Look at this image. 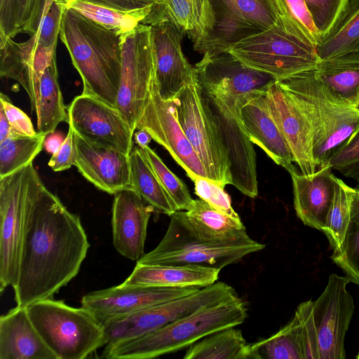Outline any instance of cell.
<instances>
[{
    "label": "cell",
    "mask_w": 359,
    "mask_h": 359,
    "mask_svg": "<svg viewBox=\"0 0 359 359\" xmlns=\"http://www.w3.org/2000/svg\"><path fill=\"white\" fill-rule=\"evenodd\" d=\"M90 243L79 216L43 184L33 201L19 274L13 287L17 306L53 298L79 272Z\"/></svg>",
    "instance_id": "1"
},
{
    "label": "cell",
    "mask_w": 359,
    "mask_h": 359,
    "mask_svg": "<svg viewBox=\"0 0 359 359\" xmlns=\"http://www.w3.org/2000/svg\"><path fill=\"white\" fill-rule=\"evenodd\" d=\"M121 34L65 8L59 37L83 82L82 94L116 108L121 81Z\"/></svg>",
    "instance_id": "2"
},
{
    "label": "cell",
    "mask_w": 359,
    "mask_h": 359,
    "mask_svg": "<svg viewBox=\"0 0 359 359\" xmlns=\"http://www.w3.org/2000/svg\"><path fill=\"white\" fill-rule=\"evenodd\" d=\"M245 303L237 294L201 307L166 326L137 339L104 349L100 358L149 359L181 350L219 330L242 324Z\"/></svg>",
    "instance_id": "3"
},
{
    "label": "cell",
    "mask_w": 359,
    "mask_h": 359,
    "mask_svg": "<svg viewBox=\"0 0 359 359\" xmlns=\"http://www.w3.org/2000/svg\"><path fill=\"white\" fill-rule=\"evenodd\" d=\"M277 81L296 97L308 115L316 168L326 166L337 149L359 126V109L334 95L316 78L313 70Z\"/></svg>",
    "instance_id": "4"
},
{
    "label": "cell",
    "mask_w": 359,
    "mask_h": 359,
    "mask_svg": "<svg viewBox=\"0 0 359 359\" xmlns=\"http://www.w3.org/2000/svg\"><path fill=\"white\" fill-rule=\"evenodd\" d=\"M170 217L162 240L137 263L201 266L221 270L265 248L250 237L228 241L207 238L193 226L184 210H177Z\"/></svg>",
    "instance_id": "5"
},
{
    "label": "cell",
    "mask_w": 359,
    "mask_h": 359,
    "mask_svg": "<svg viewBox=\"0 0 359 359\" xmlns=\"http://www.w3.org/2000/svg\"><path fill=\"white\" fill-rule=\"evenodd\" d=\"M280 16L274 0H203L194 50L221 53L273 25Z\"/></svg>",
    "instance_id": "6"
},
{
    "label": "cell",
    "mask_w": 359,
    "mask_h": 359,
    "mask_svg": "<svg viewBox=\"0 0 359 359\" xmlns=\"http://www.w3.org/2000/svg\"><path fill=\"white\" fill-rule=\"evenodd\" d=\"M35 327L58 359H83L105 345L101 323L83 307L47 298L27 307Z\"/></svg>",
    "instance_id": "7"
},
{
    "label": "cell",
    "mask_w": 359,
    "mask_h": 359,
    "mask_svg": "<svg viewBox=\"0 0 359 359\" xmlns=\"http://www.w3.org/2000/svg\"><path fill=\"white\" fill-rule=\"evenodd\" d=\"M43 183L30 163L0 178V292L15 286L30 210Z\"/></svg>",
    "instance_id": "8"
},
{
    "label": "cell",
    "mask_w": 359,
    "mask_h": 359,
    "mask_svg": "<svg viewBox=\"0 0 359 359\" xmlns=\"http://www.w3.org/2000/svg\"><path fill=\"white\" fill-rule=\"evenodd\" d=\"M229 51L248 67L277 81L313 70L320 60L317 47L300 37L280 15L268 29L239 41Z\"/></svg>",
    "instance_id": "9"
},
{
    "label": "cell",
    "mask_w": 359,
    "mask_h": 359,
    "mask_svg": "<svg viewBox=\"0 0 359 359\" xmlns=\"http://www.w3.org/2000/svg\"><path fill=\"white\" fill-rule=\"evenodd\" d=\"M174 101L179 123L209 180L223 187L231 184L228 152L198 77L187 84Z\"/></svg>",
    "instance_id": "10"
},
{
    "label": "cell",
    "mask_w": 359,
    "mask_h": 359,
    "mask_svg": "<svg viewBox=\"0 0 359 359\" xmlns=\"http://www.w3.org/2000/svg\"><path fill=\"white\" fill-rule=\"evenodd\" d=\"M64 7L54 1L39 30L23 42L8 39L0 45V75L16 81L26 91L35 112L40 79L56 57Z\"/></svg>",
    "instance_id": "11"
},
{
    "label": "cell",
    "mask_w": 359,
    "mask_h": 359,
    "mask_svg": "<svg viewBox=\"0 0 359 359\" xmlns=\"http://www.w3.org/2000/svg\"><path fill=\"white\" fill-rule=\"evenodd\" d=\"M234 294L236 293L231 286L216 282L189 295L103 323L104 349L152 332L201 307L219 303Z\"/></svg>",
    "instance_id": "12"
},
{
    "label": "cell",
    "mask_w": 359,
    "mask_h": 359,
    "mask_svg": "<svg viewBox=\"0 0 359 359\" xmlns=\"http://www.w3.org/2000/svg\"><path fill=\"white\" fill-rule=\"evenodd\" d=\"M121 39L122 61L116 109L135 132L154 79L150 26L140 24L123 34Z\"/></svg>",
    "instance_id": "13"
},
{
    "label": "cell",
    "mask_w": 359,
    "mask_h": 359,
    "mask_svg": "<svg viewBox=\"0 0 359 359\" xmlns=\"http://www.w3.org/2000/svg\"><path fill=\"white\" fill-rule=\"evenodd\" d=\"M203 55L195 65L201 89L228 108L238 109L244 97L264 90L276 81L269 74L248 67L229 51Z\"/></svg>",
    "instance_id": "14"
},
{
    "label": "cell",
    "mask_w": 359,
    "mask_h": 359,
    "mask_svg": "<svg viewBox=\"0 0 359 359\" xmlns=\"http://www.w3.org/2000/svg\"><path fill=\"white\" fill-rule=\"evenodd\" d=\"M136 129L149 132L152 140L169 152L191 180L194 177L209 179L203 164L179 123L175 101L161 97L154 78Z\"/></svg>",
    "instance_id": "15"
},
{
    "label": "cell",
    "mask_w": 359,
    "mask_h": 359,
    "mask_svg": "<svg viewBox=\"0 0 359 359\" xmlns=\"http://www.w3.org/2000/svg\"><path fill=\"white\" fill-rule=\"evenodd\" d=\"M69 126L86 141L129 155L134 131L118 110L88 95L76 96L68 109Z\"/></svg>",
    "instance_id": "16"
},
{
    "label": "cell",
    "mask_w": 359,
    "mask_h": 359,
    "mask_svg": "<svg viewBox=\"0 0 359 359\" xmlns=\"http://www.w3.org/2000/svg\"><path fill=\"white\" fill-rule=\"evenodd\" d=\"M349 278L332 273L320 297L313 302L320 359L346 358L344 339L354 312L353 299L346 289Z\"/></svg>",
    "instance_id": "17"
},
{
    "label": "cell",
    "mask_w": 359,
    "mask_h": 359,
    "mask_svg": "<svg viewBox=\"0 0 359 359\" xmlns=\"http://www.w3.org/2000/svg\"><path fill=\"white\" fill-rule=\"evenodd\" d=\"M150 26L154 78L161 97L175 100L185 86L197 78L195 67L184 56L182 41L185 32L170 21Z\"/></svg>",
    "instance_id": "18"
},
{
    "label": "cell",
    "mask_w": 359,
    "mask_h": 359,
    "mask_svg": "<svg viewBox=\"0 0 359 359\" xmlns=\"http://www.w3.org/2000/svg\"><path fill=\"white\" fill-rule=\"evenodd\" d=\"M201 287L124 285L93 291L82 297L81 306L101 324L142 309L193 294Z\"/></svg>",
    "instance_id": "19"
},
{
    "label": "cell",
    "mask_w": 359,
    "mask_h": 359,
    "mask_svg": "<svg viewBox=\"0 0 359 359\" xmlns=\"http://www.w3.org/2000/svg\"><path fill=\"white\" fill-rule=\"evenodd\" d=\"M272 116L280 129L292 154L294 163L304 175L316 170L310 119L296 97L283 88L276 81L264 90Z\"/></svg>",
    "instance_id": "20"
},
{
    "label": "cell",
    "mask_w": 359,
    "mask_h": 359,
    "mask_svg": "<svg viewBox=\"0 0 359 359\" xmlns=\"http://www.w3.org/2000/svg\"><path fill=\"white\" fill-rule=\"evenodd\" d=\"M206 97L228 152L231 184L243 194L255 198L258 194L256 154L239 118L238 109L228 108Z\"/></svg>",
    "instance_id": "21"
},
{
    "label": "cell",
    "mask_w": 359,
    "mask_h": 359,
    "mask_svg": "<svg viewBox=\"0 0 359 359\" xmlns=\"http://www.w3.org/2000/svg\"><path fill=\"white\" fill-rule=\"evenodd\" d=\"M74 165L87 180L109 194L133 189L129 155L91 144L74 132Z\"/></svg>",
    "instance_id": "22"
},
{
    "label": "cell",
    "mask_w": 359,
    "mask_h": 359,
    "mask_svg": "<svg viewBox=\"0 0 359 359\" xmlns=\"http://www.w3.org/2000/svg\"><path fill=\"white\" fill-rule=\"evenodd\" d=\"M247 135L277 164L290 173L297 170L290 147L269 108L264 90L252 93L238 104Z\"/></svg>",
    "instance_id": "23"
},
{
    "label": "cell",
    "mask_w": 359,
    "mask_h": 359,
    "mask_svg": "<svg viewBox=\"0 0 359 359\" xmlns=\"http://www.w3.org/2000/svg\"><path fill=\"white\" fill-rule=\"evenodd\" d=\"M153 210L132 188L114 194L113 245L120 255L132 261H137L144 255L147 226Z\"/></svg>",
    "instance_id": "24"
},
{
    "label": "cell",
    "mask_w": 359,
    "mask_h": 359,
    "mask_svg": "<svg viewBox=\"0 0 359 359\" xmlns=\"http://www.w3.org/2000/svg\"><path fill=\"white\" fill-rule=\"evenodd\" d=\"M332 170L327 165L311 175L297 170L290 172L297 216L305 225L322 231L334 196Z\"/></svg>",
    "instance_id": "25"
},
{
    "label": "cell",
    "mask_w": 359,
    "mask_h": 359,
    "mask_svg": "<svg viewBox=\"0 0 359 359\" xmlns=\"http://www.w3.org/2000/svg\"><path fill=\"white\" fill-rule=\"evenodd\" d=\"M0 359H58L31 320L16 306L0 318Z\"/></svg>",
    "instance_id": "26"
},
{
    "label": "cell",
    "mask_w": 359,
    "mask_h": 359,
    "mask_svg": "<svg viewBox=\"0 0 359 359\" xmlns=\"http://www.w3.org/2000/svg\"><path fill=\"white\" fill-rule=\"evenodd\" d=\"M220 270L191 265L144 264L137 263L124 285L159 287H204L216 283Z\"/></svg>",
    "instance_id": "27"
},
{
    "label": "cell",
    "mask_w": 359,
    "mask_h": 359,
    "mask_svg": "<svg viewBox=\"0 0 359 359\" xmlns=\"http://www.w3.org/2000/svg\"><path fill=\"white\" fill-rule=\"evenodd\" d=\"M313 72L334 95L359 109V51L320 60Z\"/></svg>",
    "instance_id": "28"
},
{
    "label": "cell",
    "mask_w": 359,
    "mask_h": 359,
    "mask_svg": "<svg viewBox=\"0 0 359 359\" xmlns=\"http://www.w3.org/2000/svg\"><path fill=\"white\" fill-rule=\"evenodd\" d=\"M37 132L53 133L61 122H69L58 81L56 57L46 67L40 79L35 111Z\"/></svg>",
    "instance_id": "29"
},
{
    "label": "cell",
    "mask_w": 359,
    "mask_h": 359,
    "mask_svg": "<svg viewBox=\"0 0 359 359\" xmlns=\"http://www.w3.org/2000/svg\"><path fill=\"white\" fill-rule=\"evenodd\" d=\"M184 359H254L251 344L234 327L212 333L186 351Z\"/></svg>",
    "instance_id": "30"
},
{
    "label": "cell",
    "mask_w": 359,
    "mask_h": 359,
    "mask_svg": "<svg viewBox=\"0 0 359 359\" xmlns=\"http://www.w3.org/2000/svg\"><path fill=\"white\" fill-rule=\"evenodd\" d=\"M185 212L193 226L207 238L224 241L250 238L241 219L217 210L200 198Z\"/></svg>",
    "instance_id": "31"
},
{
    "label": "cell",
    "mask_w": 359,
    "mask_h": 359,
    "mask_svg": "<svg viewBox=\"0 0 359 359\" xmlns=\"http://www.w3.org/2000/svg\"><path fill=\"white\" fill-rule=\"evenodd\" d=\"M46 0H0V45L18 34H36Z\"/></svg>",
    "instance_id": "32"
},
{
    "label": "cell",
    "mask_w": 359,
    "mask_h": 359,
    "mask_svg": "<svg viewBox=\"0 0 359 359\" xmlns=\"http://www.w3.org/2000/svg\"><path fill=\"white\" fill-rule=\"evenodd\" d=\"M320 60L359 51V0H349L329 33L317 47Z\"/></svg>",
    "instance_id": "33"
},
{
    "label": "cell",
    "mask_w": 359,
    "mask_h": 359,
    "mask_svg": "<svg viewBox=\"0 0 359 359\" xmlns=\"http://www.w3.org/2000/svg\"><path fill=\"white\" fill-rule=\"evenodd\" d=\"M129 157L133 189L154 210L171 216L177 207L137 146Z\"/></svg>",
    "instance_id": "34"
},
{
    "label": "cell",
    "mask_w": 359,
    "mask_h": 359,
    "mask_svg": "<svg viewBox=\"0 0 359 359\" xmlns=\"http://www.w3.org/2000/svg\"><path fill=\"white\" fill-rule=\"evenodd\" d=\"M64 8L73 9L88 18L123 35L133 29L149 14L151 6L133 11H121L85 0H55Z\"/></svg>",
    "instance_id": "35"
},
{
    "label": "cell",
    "mask_w": 359,
    "mask_h": 359,
    "mask_svg": "<svg viewBox=\"0 0 359 359\" xmlns=\"http://www.w3.org/2000/svg\"><path fill=\"white\" fill-rule=\"evenodd\" d=\"M254 359H304L302 326L296 313L285 327L269 338L251 344Z\"/></svg>",
    "instance_id": "36"
},
{
    "label": "cell",
    "mask_w": 359,
    "mask_h": 359,
    "mask_svg": "<svg viewBox=\"0 0 359 359\" xmlns=\"http://www.w3.org/2000/svg\"><path fill=\"white\" fill-rule=\"evenodd\" d=\"M203 0H156L142 24L170 21L191 38L196 32Z\"/></svg>",
    "instance_id": "37"
},
{
    "label": "cell",
    "mask_w": 359,
    "mask_h": 359,
    "mask_svg": "<svg viewBox=\"0 0 359 359\" xmlns=\"http://www.w3.org/2000/svg\"><path fill=\"white\" fill-rule=\"evenodd\" d=\"M47 135L9 136L0 142V178L33 162L41 151Z\"/></svg>",
    "instance_id": "38"
},
{
    "label": "cell",
    "mask_w": 359,
    "mask_h": 359,
    "mask_svg": "<svg viewBox=\"0 0 359 359\" xmlns=\"http://www.w3.org/2000/svg\"><path fill=\"white\" fill-rule=\"evenodd\" d=\"M348 225L344 241L331 259L350 281L359 286V184L354 188Z\"/></svg>",
    "instance_id": "39"
},
{
    "label": "cell",
    "mask_w": 359,
    "mask_h": 359,
    "mask_svg": "<svg viewBox=\"0 0 359 359\" xmlns=\"http://www.w3.org/2000/svg\"><path fill=\"white\" fill-rule=\"evenodd\" d=\"M334 196L323 229L332 249L341 245L348 225L351 206L354 188L347 185L342 180L333 176Z\"/></svg>",
    "instance_id": "40"
},
{
    "label": "cell",
    "mask_w": 359,
    "mask_h": 359,
    "mask_svg": "<svg viewBox=\"0 0 359 359\" xmlns=\"http://www.w3.org/2000/svg\"><path fill=\"white\" fill-rule=\"evenodd\" d=\"M137 147L173 201L177 210H188L194 200L191 198L186 184L165 165L149 145L143 147Z\"/></svg>",
    "instance_id": "41"
},
{
    "label": "cell",
    "mask_w": 359,
    "mask_h": 359,
    "mask_svg": "<svg viewBox=\"0 0 359 359\" xmlns=\"http://www.w3.org/2000/svg\"><path fill=\"white\" fill-rule=\"evenodd\" d=\"M280 15L302 39L318 47L322 36L304 0H274Z\"/></svg>",
    "instance_id": "42"
},
{
    "label": "cell",
    "mask_w": 359,
    "mask_h": 359,
    "mask_svg": "<svg viewBox=\"0 0 359 359\" xmlns=\"http://www.w3.org/2000/svg\"><path fill=\"white\" fill-rule=\"evenodd\" d=\"M327 165L359 182V126L337 149Z\"/></svg>",
    "instance_id": "43"
},
{
    "label": "cell",
    "mask_w": 359,
    "mask_h": 359,
    "mask_svg": "<svg viewBox=\"0 0 359 359\" xmlns=\"http://www.w3.org/2000/svg\"><path fill=\"white\" fill-rule=\"evenodd\" d=\"M349 0H304L313 23L322 38L327 35Z\"/></svg>",
    "instance_id": "44"
},
{
    "label": "cell",
    "mask_w": 359,
    "mask_h": 359,
    "mask_svg": "<svg viewBox=\"0 0 359 359\" xmlns=\"http://www.w3.org/2000/svg\"><path fill=\"white\" fill-rule=\"evenodd\" d=\"M195 194L212 207L229 216L241 219L238 213L231 206V199L224 191V187L216 182L201 177H194Z\"/></svg>",
    "instance_id": "45"
},
{
    "label": "cell",
    "mask_w": 359,
    "mask_h": 359,
    "mask_svg": "<svg viewBox=\"0 0 359 359\" xmlns=\"http://www.w3.org/2000/svg\"><path fill=\"white\" fill-rule=\"evenodd\" d=\"M295 313L302 326L304 359H320L318 332L313 313V302L309 300L299 304Z\"/></svg>",
    "instance_id": "46"
},
{
    "label": "cell",
    "mask_w": 359,
    "mask_h": 359,
    "mask_svg": "<svg viewBox=\"0 0 359 359\" xmlns=\"http://www.w3.org/2000/svg\"><path fill=\"white\" fill-rule=\"evenodd\" d=\"M0 106L5 111L11 128L10 136H32L36 134L37 132L35 131L29 116L20 109L15 107L8 96L3 93H0Z\"/></svg>",
    "instance_id": "47"
},
{
    "label": "cell",
    "mask_w": 359,
    "mask_h": 359,
    "mask_svg": "<svg viewBox=\"0 0 359 359\" xmlns=\"http://www.w3.org/2000/svg\"><path fill=\"white\" fill-rule=\"evenodd\" d=\"M76 148L74 140V132L71 127L57 151L50 157L48 165L55 172L63 171L74 165Z\"/></svg>",
    "instance_id": "48"
},
{
    "label": "cell",
    "mask_w": 359,
    "mask_h": 359,
    "mask_svg": "<svg viewBox=\"0 0 359 359\" xmlns=\"http://www.w3.org/2000/svg\"><path fill=\"white\" fill-rule=\"evenodd\" d=\"M121 11H133L151 6L156 0H85Z\"/></svg>",
    "instance_id": "49"
},
{
    "label": "cell",
    "mask_w": 359,
    "mask_h": 359,
    "mask_svg": "<svg viewBox=\"0 0 359 359\" xmlns=\"http://www.w3.org/2000/svg\"><path fill=\"white\" fill-rule=\"evenodd\" d=\"M63 141L60 135L51 133L50 136L46 137L43 147L48 153L53 154L60 149Z\"/></svg>",
    "instance_id": "50"
},
{
    "label": "cell",
    "mask_w": 359,
    "mask_h": 359,
    "mask_svg": "<svg viewBox=\"0 0 359 359\" xmlns=\"http://www.w3.org/2000/svg\"><path fill=\"white\" fill-rule=\"evenodd\" d=\"M11 128L2 107L0 106V142L9 137Z\"/></svg>",
    "instance_id": "51"
},
{
    "label": "cell",
    "mask_w": 359,
    "mask_h": 359,
    "mask_svg": "<svg viewBox=\"0 0 359 359\" xmlns=\"http://www.w3.org/2000/svg\"><path fill=\"white\" fill-rule=\"evenodd\" d=\"M133 138L135 143L140 147L148 146L152 140L151 135L144 129H137L135 131Z\"/></svg>",
    "instance_id": "52"
},
{
    "label": "cell",
    "mask_w": 359,
    "mask_h": 359,
    "mask_svg": "<svg viewBox=\"0 0 359 359\" xmlns=\"http://www.w3.org/2000/svg\"><path fill=\"white\" fill-rule=\"evenodd\" d=\"M356 358H357L358 359H359V353H358V355L356 356Z\"/></svg>",
    "instance_id": "53"
}]
</instances>
